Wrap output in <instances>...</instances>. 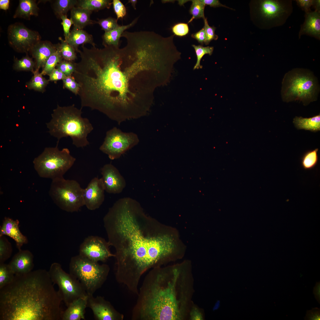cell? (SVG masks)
<instances>
[{"label":"cell","instance_id":"1","mask_svg":"<svg viewBox=\"0 0 320 320\" xmlns=\"http://www.w3.org/2000/svg\"><path fill=\"white\" fill-rule=\"evenodd\" d=\"M108 242L115 250V278L137 295L142 276L160 266L173 253V239L167 228L148 216L140 203L119 199L103 218Z\"/></svg>","mask_w":320,"mask_h":320},{"label":"cell","instance_id":"2","mask_svg":"<svg viewBox=\"0 0 320 320\" xmlns=\"http://www.w3.org/2000/svg\"><path fill=\"white\" fill-rule=\"evenodd\" d=\"M157 70L153 55L143 46L127 44L112 51L105 75L117 121L137 119L148 110L152 101V72Z\"/></svg>","mask_w":320,"mask_h":320},{"label":"cell","instance_id":"3","mask_svg":"<svg viewBox=\"0 0 320 320\" xmlns=\"http://www.w3.org/2000/svg\"><path fill=\"white\" fill-rule=\"evenodd\" d=\"M48 271L15 275L0 289V320H60L62 301Z\"/></svg>","mask_w":320,"mask_h":320},{"label":"cell","instance_id":"4","mask_svg":"<svg viewBox=\"0 0 320 320\" xmlns=\"http://www.w3.org/2000/svg\"><path fill=\"white\" fill-rule=\"evenodd\" d=\"M185 280V273L180 267L152 268L139 289L132 319H183L188 301Z\"/></svg>","mask_w":320,"mask_h":320},{"label":"cell","instance_id":"5","mask_svg":"<svg viewBox=\"0 0 320 320\" xmlns=\"http://www.w3.org/2000/svg\"><path fill=\"white\" fill-rule=\"evenodd\" d=\"M81 109L74 104L65 106L58 105L52 114L51 120L46 123L49 132L57 138V143L62 138L69 137L77 148H83L89 144L87 137L93 129L89 120L81 116Z\"/></svg>","mask_w":320,"mask_h":320},{"label":"cell","instance_id":"6","mask_svg":"<svg viewBox=\"0 0 320 320\" xmlns=\"http://www.w3.org/2000/svg\"><path fill=\"white\" fill-rule=\"evenodd\" d=\"M281 94L283 100L301 101L304 105L316 101L319 90L316 78L307 69L296 68L285 75Z\"/></svg>","mask_w":320,"mask_h":320},{"label":"cell","instance_id":"7","mask_svg":"<svg viewBox=\"0 0 320 320\" xmlns=\"http://www.w3.org/2000/svg\"><path fill=\"white\" fill-rule=\"evenodd\" d=\"M69 273L81 284L88 295H93L105 281L110 268L79 255L71 258Z\"/></svg>","mask_w":320,"mask_h":320},{"label":"cell","instance_id":"8","mask_svg":"<svg viewBox=\"0 0 320 320\" xmlns=\"http://www.w3.org/2000/svg\"><path fill=\"white\" fill-rule=\"evenodd\" d=\"M58 143L54 147H46L33 161L34 169L40 177L54 179L63 177L72 167L76 159L68 148L60 150Z\"/></svg>","mask_w":320,"mask_h":320},{"label":"cell","instance_id":"9","mask_svg":"<svg viewBox=\"0 0 320 320\" xmlns=\"http://www.w3.org/2000/svg\"><path fill=\"white\" fill-rule=\"evenodd\" d=\"M84 191L77 181L63 177L52 180L49 193L60 208L73 212H78L84 205Z\"/></svg>","mask_w":320,"mask_h":320},{"label":"cell","instance_id":"10","mask_svg":"<svg viewBox=\"0 0 320 320\" xmlns=\"http://www.w3.org/2000/svg\"><path fill=\"white\" fill-rule=\"evenodd\" d=\"M48 272L53 284L58 286V292L67 307L75 300L87 296L80 283L71 274L66 272L59 263H52Z\"/></svg>","mask_w":320,"mask_h":320},{"label":"cell","instance_id":"11","mask_svg":"<svg viewBox=\"0 0 320 320\" xmlns=\"http://www.w3.org/2000/svg\"><path fill=\"white\" fill-rule=\"evenodd\" d=\"M139 142L137 135L133 132H126L114 127L106 132L100 150L108 155L111 160L119 158Z\"/></svg>","mask_w":320,"mask_h":320},{"label":"cell","instance_id":"12","mask_svg":"<svg viewBox=\"0 0 320 320\" xmlns=\"http://www.w3.org/2000/svg\"><path fill=\"white\" fill-rule=\"evenodd\" d=\"M260 16L267 21L269 28L283 25L293 11L290 0H264L259 3Z\"/></svg>","mask_w":320,"mask_h":320},{"label":"cell","instance_id":"13","mask_svg":"<svg viewBox=\"0 0 320 320\" xmlns=\"http://www.w3.org/2000/svg\"><path fill=\"white\" fill-rule=\"evenodd\" d=\"M9 46L15 51L27 53L41 40L39 33L27 28L23 23H15L9 25L7 29Z\"/></svg>","mask_w":320,"mask_h":320},{"label":"cell","instance_id":"14","mask_svg":"<svg viewBox=\"0 0 320 320\" xmlns=\"http://www.w3.org/2000/svg\"><path fill=\"white\" fill-rule=\"evenodd\" d=\"M108 241L97 236L86 238L79 247V254L91 260L104 262L109 258L115 257L109 249Z\"/></svg>","mask_w":320,"mask_h":320},{"label":"cell","instance_id":"15","mask_svg":"<svg viewBox=\"0 0 320 320\" xmlns=\"http://www.w3.org/2000/svg\"><path fill=\"white\" fill-rule=\"evenodd\" d=\"M87 307L92 310L94 317L97 320H118L123 316L114 308L111 303L102 297L93 295H87Z\"/></svg>","mask_w":320,"mask_h":320},{"label":"cell","instance_id":"16","mask_svg":"<svg viewBox=\"0 0 320 320\" xmlns=\"http://www.w3.org/2000/svg\"><path fill=\"white\" fill-rule=\"evenodd\" d=\"M101 178L105 191L109 193L121 192L126 185L125 180L117 168L111 164L101 169Z\"/></svg>","mask_w":320,"mask_h":320},{"label":"cell","instance_id":"17","mask_svg":"<svg viewBox=\"0 0 320 320\" xmlns=\"http://www.w3.org/2000/svg\"><path fill=\"white\" fill-rule=\"evenodd\" d=\"M105 191L101 178L97 177L93 178L84 189V205L90 210L99 208L104 201Z\"/></svg>","mask_w":320,"mask_h":320},{"label":"cell","instance_id":"18","mask_svg":"<svg viewBox=\"0 0 320 320\" xmlns=\"http://www.w3.org/2000/svg\"><path fill=\"white\" fill-rule=\"evenodd\" d=\"M15 275L28 273L34 267L33 256L28 250H19L8 264Z\"/></svg>","mask_w":320,"mask_h":320},{"label":"cell","instance_id":"19","mask_svg":"<svg viewBox=\"0 0 320 320\" xmlns=\"http://www.w3.org/2000/svg\"><path fill=\"white\" fill-rule=\"evenodd\" d=\"M18 220H14L9 217H5L0 228V236H7L15 241L19 250L24 244L28 243L27 237L23 235L19 228Z\"/></svg>","mask_w":320,"mask_h":320},{"label":"cell","instance_id":"20","mask_svg":"<svg viewBox=\"0 0 320 320\" xmlns=\"http://www.w3.org/2000/svg\"><path fill=\"white\" fill-rule=\"evenodd\" d=\"M57 50L56 44L48 41H41L36 44L30 52L35 60V70L42 68L48 58Z\"/></svg>","mask_w":320,"mask_h":320},{"label":"cell","instance_id":"21","mask_svg":"<svg viewBox=\"0 0 320 320\" xmlns=\"http://www.w3.org/2000/svg\"><path fill=\"white\" fill-rule=\"evenodd\" d=\"M304 22L301 25L299 33L307 35L320 39V12L314 11L305 12Z\"/></svg>","mask_w":320,"mask_h":320},{"label":"cell","instance_id":"22","mask_svg":"<svg viewBox=\"0 0 320 320\" xmlns=\"http://www.w3.org/2000/svg\"><path fill=\"white\" fill-rule=\"evenodd\" d=\"M87 296L79 298L70 304L63 311L62 320L85 319V309L87 307Z\"/></svg>","mask_w":320,"mask_h":320},{"label":"cell","instance_id":"23","mask_svg":"<svg viewBox=\"0 0 320 320\" xmlns=\"http://www.w3.org/2000/svg\"><path fill=\"white\" fill-rule=\"evenodd\" d=\"M92 12L89 10L75 7L71 10L70 19L73 23V27L79 29H83L86 26L96 23L90 19V15Z\"/></svg>","mask_w":320,"mask_h":320},{"label":"cell","instance_id":"24","mask_svg":"<svg viewBox=\"0 0 320 320\" xmlns=\"http://www.w3.org/2000/svg\"><path fill=\"white\" fill-rule=\"evenodd\" d=\"M70 45L73 47L76 52H78L79 45L89 43L92 47H95L92 35L89 34L83 29H79L73 28L71 31L67 39L65 40Z\"/></svg>","mask_w":320,"mask_h":320},{"label":"cell","instance_id":"25","mask_svg":"<svg viewBox=\"0 0 320 320\" xmlns=\"http://www.w3.org/2000/svg\"><path fill=\"white\" fill-rule=\"evenodd\" d=\"M39 10L36 0H20L13 17L30 20L31 16L38 15Z\"/></svg>","mask_w":320,"mask_h":320},{"label":"cell","instance_id":"26","mask_svg":"<svg viewBox=\"0 0 320 320\" xmlns=\"http://www.w3.org/2000/svg\"><path fill=\"white\" fill-rule=\"evenodd\" d=\"M137 20L136 18L129 24L119 25L112 31L105 32L102 36L103 45L104 47L111 46L119 47L120 38L122 33L125 30L134 25Z\"/></svg>","mask_w":320,"mask_h":320},{"label":"cell","instance_id":"27","mask_svg":"<svg viewBox=\"0 0 320 320\" xmlns=\"http://www.w3.org/2000/svg\"><path fill=\"white\" fill-rule=\"evenodd\" d=\"M293 123L298 129H304L316 132L320 130V114L307 118L296 116Z\"/></svg>","mask_w":320,"mask_h":320},{"label":"cell","instance_id":"28","mask_svg":"<svg viewBox=\"0 0 320 320\" xmlns=\"http://www.w3.org/2000/svg\"><path fill=\"white\" fill-rule=\"evenodd\" d=\"M112 4L109 0H78L76 7L92 12L109 9Z\"/></svg>","mask_w":320,"mask_h":320},{"label":"cell","instance_id":"29","mask_svg":"<svg viewBox=\"0 0 320 320\" xmlns=\"http://www.w3.org/2000/svg\"><path fill=\"white\" fill-rule=\"evenodd\" d=\"M78 0H56L53 1L52 7L56 16L60 18L66 15L68 12L76 6Z\"/></svg>","mask_w":320,"mask_h":320},{"label":"cell","instance_id":"30","mask_svg":"<svg viewBox=\"0 0 320 320\" xmlns=\"http://www.w3.org/2000/svg\"><path fill=\"white\" fill-rule=\"evenodd\" d=\"M33 76L29 81L26 84V87L29 89L43 92L49 81L44 77L39 70H35L32 72Z\"/></svg>","mask_w":320,"mask_h":320},{"label":"cell","instance_id":"31","mask_svg":"<svg viewBox=\"0 0 320 320\" xmlns=\"http://www.w3.org/2000/svg\"><path fill=\"white\" fill-rule=\"evenodd\" d=\"M318 150L319 149L316 148L307 151L303 154L301 159V165L303 169L311 170L316 166L319 160Z\"/></svg>","mask_w":320,"mask_h":320},{"label":"cell","instance_id":"32","mask_svg":"<svg viewBox=\"0 0 320 320\" xmlns=\"http://www.w3.org/2000/svg\"><path fill=\"white\" fill-rule=\"evenodd\" d=\"M59 39L60 42L57 44L63 59L70 61L75 60L76 58L75 49L61 37Z\"/></svg>","mask_w":320,"mask_h":320},{"label":"cell","instance_id":"33","mask_svg":"<svg viewBox=\"0 0 320 320\" xmlns=\"http://www.w3.org/2000/svg\"><path fill=\"white\" fill-rule=\"evenodd\" d=\"M57 50L48 58L41 73L43 75L49 74L55 68L57 64L63 60L60 52L56 44Z\"/></svg>","mask_w":320,"mask_h":320},{"label":"cell","instance_id":"34","mask_svg":"<svg viewBox=\"0 0 320 320\" xmlns=\"http://www.w3.org/2000/svg\"><path fill=\"white\" fill-rule=\"evenodd\" d=\"M35 67V62L28 55H27L20 59L14 58L13 68L16 71H31L33 72Z\"/></svg>","mask_w":320,"mask_h":320},{"label":"cell","instance_id":"35","mask_svg":"<svg viewBox=\"0 0 320 320\" xmlns=\"http://www.w3.org/2000/svg\"><path fill=\"white\" fill-rule=\"evenodd\" d=\"M15 276L8 264L0 263V289L11 283Z\"/></svg>","mask_w":320,"mask_h":320},{"label":"cell","instance_id":"36","mask_svg":"<svg viewBox=\"0 0 320 320\" xmlns=\"http://www.w3.org/2000/svg\"><path fill=\"white\" fill-rule=\"evenodd\" d=\"M192 3L189 10L190 14L192 17L188 22L189 23L194 19L205 17L204 15V9L205 5L201 0H191Z\"/></svg>","mask_w":320,"mask_h":320},{"label":"cell","instance_id":"37","mask_svg":"<svg viewBox=\"0 0 320 320\" xmlns=\"http://www.w3.org/2000/svg\"><path fill=\"white\" fill-rule=\"evenodd\" d=\"M12 249L10 242L4 236H0V263H4L11 256Z\"/></svg>","mask_w":320,"mask_h":320},{"label":"cell","instance_id":"38","mask_svg":"<svg viewBox=\"0 0 320 320\" xmlns=\"http://www.w3.org/2000/svg\"><path fill=\"white\" fill-rule=\"evenodd\" d=\"M194 48L197 57L196 62L193 67V69L201 68L202 66L200 65V61L203 56L205 54L211 55L212 53L214 48L212 47H204L201 45H192Z\"/></svg>","mask_w":320,"mask_h":320},{"label":"cell","instance_id":"39","mask_svg":"<svg viewBox=\"0 0 320 320\" xmlns=\"http://www.w3.org/2000/svg\"><path fill=\"white\" fill-rule=\"evenodd\" d=\"M117 19L109 17L106 18L99 19L96 22L105 32L112 31L119 25L118 24Z\"/></svg>","mask_w":320,"mask_h":320},{"label":"cell","instance_id":"40","mask_svg":"<svg viewBox=\"0 0 320 320\" xmlns=\"http://www.w3.org/2000/svg\"><path fill=\"white\" fill-rule=\"evenodd\" d=\"M56 67L66 76H72L75 70V63L63 59L57 64Z\"/></svg>","mask_w":320,"mask_h":320},{"label":"cell","instance_id":"41","mask_svg":"<svg viewBox=\"0 0 320 320\" xmlns=\"http://www.w3.org/2000/svg\"><path fill=\"white\" fill-rule=\"evenodd\" d=\"M63 80V87L75 95H78L80 90V85L72 76H67Z\"/></svg>","mask_w":320,"mask_h":320},{"label":"cell","instance_id":"42","mask_svg":"<svg viewBox=\"0 0 320 320\" xmlns=\"http://www.w3.org/2000/svg\"><path fill=\"white\" fill-rule=\"evenodd\" d=\"M204 20V27L206 33V39L204 44L206 45H208L212 40H217L218 38V36L215 33V28L214 26L211 27L209 26L207 18L205 17Z\"/></svg>","mask_w":320,"mask_h":320},{"label":"cell","instance_id":"43","mask_svg":"<svg viewBox=\"0 0 320 320\" xmlns=\"http://www.w3.org/2000/svg\"><path fill=\"white\" fill-rule=\"evenodd\" d=\"M172 30L174 35L180 37L186 35L189 32L188 24L183 23L175 24L172 27Z\"/></svg>","mask_w":320,"mask_h":320},{"label":"cell","instance_id":"44","mask_svg":"<svg viewBox=\"0 0 320 320\" xmlns=\"http://www.w3.org/2000/svg\"><path fill=\"white\" fill-rule=\"evenodd\" d=\"M113 8L117 16V20L122 18L126 15V8L123 4L119 0H113L112 1Z\"/></svg>","mask_w":320,"mask_h":320},{"label":"cell","instance_id":"45","mask_svg":"<svg viewBox=\"0 0 320 320\" xmlns=\"http://www.w3.org/2000/svg\"><path fill=\"white\" fill-rule=\"evenodd\" d=\"M60 18L62 20L61 24L63 27L65 40H66L69 35L70 28L73 23L70 18H67L66 15L62 16Z\"/></svg>","mask_w":320,"mask_h":320},{"label":"cell","instance_id":"46","mask_svg":"<svg viewBox=\"0 0 320 320\" xmlns=\"http://www.w3.org/2000/svg\"><path fill=\"white\" fill-rule=\"evenodd\" d=\"M305 320H320V310L317 307L312 308V309L307 311Z\"/></svg>","mask_w":320,"mask_h":320},{"label":"cell","instance_id":"47","mask_svg":"<svg viewBox=\"0 0 320 320\" xmlns=\"http://www.w3.org/2000/svg\"><path fill=\"white\" fill-rule=\"evenodd\" d=\"M297 5L305 12L311 11V7L314 3L313 0H297Z\"/></svg>","mask_w":320,"mask_h":320},{"label":"cell","instance_id":"48","mask_svg":"<svg viewBox=\"0 0 320 320\" xmlns=\"http://www.w3.org/2000/svg\"><path fill=\"white\" fill-rule=\"evenodd\" d=\"M49 76V81L63 80L67 77L60 70L57 68H55Z\"/></svg>","mask_w":320,"mask_h":320},{"label":"cell","instance_id":"49","mask_svg":"<svg viewBox=\"0 0 320 320\" xmlns=\"http://www.w3.org/2000/svg\"><path fill=\"white\" fill-rule=\"evenodd\" d=\"M191 36L196 39L199 43L203 44L206 39V33L204 27L199 31L192 34Z\"/></svg>","mask_w":320,"mask_h":320},{"label":"cell","instance_id":"50","mask_svg":"<svg viewBox=\"0 0 320 320\" xmlns=\"http://www.w3.org/2000/svg\"><path fill=\"white\" fill-rule=\"evenodd\" d=\"M190 319L192 320H202L204 319L203 313L198 308L193 307L190 313Z\"/></svg>","mask_w":320,"mask_h":320},{"label":"cell","instance_id":"51","mask_svg":"<svg viewBox=\"0 0 320 320\" xmlns=\"http://www.w3.org/2000/svg\"><path fill=\"white\" fill-rule=\"evenodd\" d=\"M205 5H209L211 7H223L230 8L220 3L218 0H201Z\"/></svg>","mask_w":320,"mask_h":320},{"label":"cell","instance_id":"52","mask_svg":"<svg viewBox=\"0 0 320 320\" xmlns=\"http://www.w3.org/2000/svg\"><path fill=\"white\" fill-rule=\"evenodd\" d=\"M313 293L317 301L320 303V281L317 282L314 288Z\"/></svg>","mask_w":320,"mask_h":320},{"label":"cell","instance_id":"53","mask_svg":"<svg viewBox=\"0 0 320 320\" xmlns=\"http://www.w3.org/2000/svg\"><path fill=\"white\" fill-rule=\"evenodd\" d=\"M9 0H0V9L5 10L7 9L9 7Z\"/></svg>","mask_w":320,"mask_h":320},{"label":"cell","instance_id":"54","mask_svg":"<svg viewBox=\"0 0 320 320\" xmlns=\"http://www.w3.org/2000/svg\"><path fill=\"white\" fill-rule=\"evenodd\" d=\"M313 6H314L315 11L320 12V1L319 0H314Z\"/></svg>","mask_w":320,"mask_h":320},{"label":"cell","instance_id":"55","mask_svg":"<svg viewBox=\"0 0 320 320\" xmlns=\"http://www.w3.org/2000/svg\"><path fill=\"white\" fill-rule=\"evenodd\" d=\"M137 2V0H129L128 1V3H131L132 6L134 9H136V4Z\"/></svg>","mask_w":320,"mask_h":320}]
</instances>
